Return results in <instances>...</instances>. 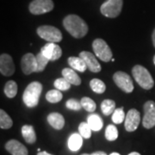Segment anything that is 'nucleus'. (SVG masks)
<instances>
[{"label":"nucleus","mask_w":155,"mask_h":155,"mask_svg":"<svg viewBox=\"0 0 155 155\" xmlns=\"http://www.w3.org/2000/svg\"><path fill=\"white\" fill-rule=\"evenodd\" d=\"M144 116L142 119V124L145 128L150 129L155 126V103L153 101H147L145 103Z\"/></svg>","instance_id":"1a4fd4ad"},{"label":"nucleus","mask_w":155,"mask_h":155,"mask_svg":"<svg viewBox=\"0 0 155 155\" xmlns=\"http://www.w3.org/2000/svg\"><path fill=\"white\" fill-rule=\"evenodd\" d=\"M80 103H81L82 108H84L85 110L88 111V112H94L95 110H96V107H97L96 103L90 97H84L80 100Z\"/></svg>","instance_id":"cd10ccee"},{"label":"nucleus","mask_w":155,"mask_h":155,"mask_svg":"<svg viewBox=\"0 0 155 155\" xmlns=\"http://www.w3.org/2000/svg\"><path fill=\"white\" fill-rule=\"evenodd\" d=\"M62 76L67 81L73 85H79L81 84V78L78 75L77 72L72 68H65L62 70Z\"/></svg>","instance_id":"f3484780"},{"label":"nucleus","mask_w":155,"mask_h":155,"mask_svg":"<svg viewBox=\"0 0 155 155\" xmlns=\"http://www.w3.org/2000/svg\"><path fill=\"white\" fill-rule=\"evenodd\" d=\"M37 155H53V154H50L48 153H47V152H39L38 154Z\"/></svg>","instance_id":"c9c22d12"},{"label":"nucleus","mask_w":155,"mask_h":155,"mask_svg":"<svg viewBox=\"0 0 155 155\" xmlns=\"http://www.w3.org/2000/svg\"><path fill=\"white\" fill-rule=\"evenodd\" d=\"M153 63H154V65H155V55L154 57H153Z\"/></svg>","instance_id":"58836bf2"},{"label":"nucleus","mask_w":155,"mask_h":155,"mask_svg":"<svg viewBox=\"0 0 155 155\" xmlns=\"http://www.w3.org/2000/svg\"><path fill=\"white\" fill-rule=\"evenodd\" d=\"M63 25L68 33L74 38H83L88 33V26L77 15H68L63 20Z\"/></svg>","instance_id":"f257e3e1"},{"label":"nucleus","mask_w":155,"mask_h":155,"mask_svg":"<svg viewBox=\"0 0 155 155\" xmlns=\"http://www.w3.org/2000/svg\"><path fill=\"white\" fill-rule=\"evenodd\" d=\"M90 155H107L104 153V152H103V151H97V152H95L93 153H91V154Z\"/></svg>","instance_id":"72a5a7b5"},{"label":"nucleus","mask_w":155,"mask_h":155,"mask_svg":"<svg viewBox=\"0 0 155 155\" xmlns=\"http://www.w3.org/2000/svg\"><path fill=\"white\" fill-rule=\"evenodd\" d=\"M83 144V137L80 134H72L68 139V147L71 151L76 152L80 149Z\"/></svg>","instance_id":"aec40b11"},{"label":"nucleus","mask_w":155,"mask_h":155,"mask_svg":"<svg viewBox=\"0 0 155 155\" xmlns=\"http://www.w3.org/2000/svg\"><path fill=\"white\" fill-rule=\"evenodd\" d=\"M41 52L51 61L60 59L62 55L61 48L59 45L55 44L54 42H48L45 44V46L41 48Z\"/></svg>","instance_id":"ddd939ff"},{"label":"nucleus","mask_w":155,"mask_h":155,"mask_svg":"<svg viewBox=\"0 0 155 155\" xmlns=\"http://www.w3.org/2000/svg\"><path fill=\"white\" fill-rule=\"evenodd\" d=\"M118 137V130L116 128V126L114 125H109L106 127L105 129V138L110 140V141H113L116 140Z\"/></svg>","instance_id":"c756f323"},{"label":"nucleus","mask_w":155,"mask_h":155,"mask_svg":"<svg viewBox=\"0 0 155 155\" xmlns=\"http://www.w3.org/2000/svg\"><path fill=\"white\" fill-rule=\"evenodd\" d=\"M54 85L57 90H59L61 91H67L71 87V84L69 83L65 78H57L54 83Z\"/></svg>","instance_id":"7c9ffc66"},{"label":"nucleus","mask_w":155,"mask_h":155,"mask_svg":"<svg viewBox=\"0 0 155 155\" xmlns=\"http://www.w3.org/2000/svg\"><path fill=\"white\" fill-rule=\"evenodd\" d=\"M152 40H153V46H154V48H155V28H154V30H153V32Z\"/></svg>","instance_id":"f704fd0d"},{"label":"nucleus","mask_w":155,"mask_h":155,"mask_svg":"<svg viewBox=\"0 0 155 155\" xmlns=\"http://www.w3.org/2000/svg\"><path fill=\"white\" fill-rule=\"evenodd\" d=\"M66 106H67V109L76 111L80 110L81 108H82V105H81V103H80V102H78V101L76 99H72H72L67 100Z\"/></svg>","instance_id":"473e14b6"},{"label":"nucleus","mask_w":155,"mask_h":155,"mask_svg":"<svg viewBox=\"0 0 155 155\" xmlns=\"http://www.w3.org/2000/svg\"><path fill=\"white\" fill-rule=\"evenodd\" d=\"M68 64L69 66L72 67L73 70H76L80 72H84L86 71V69L88 68L85 62L82 58L78 57H69L68 58Z\"/></svg>","instance_id":"a211bd4d"},{"label":"nucleus","mask_w":155,"mask_h":155,"mask_svg":"<svg viewBox=\"0 0 155 155\" xmlns=\"http://www.w3.org/2000/svg\"><path fill=\"white\" fill-rule=\"evenodd\" d=\"M0 72L7 77L12 76L15 72V64L12 57L7 54H2L0 56Z\"/></svg>","instance_id":"f8f14e48"},{"label":"nucleus","mask_w":155,"mask_h":155,"mask_svg":"<svg viewBox=\"0 0 155 155\" xmlns=\"http://www.w3.org/2000/svg\"><path fill=\"white\" fill-rule=\"evenodd\" d=\"M28 9L33 15H42L54 9V2L52 0H33Z\"/></svg>","instance_id":"6e6552de"},{"label":"nucleus","mask_w":155,"mask_h":155,"mask_svg":"<svg viewBox=\"0 0 155 155\" xmlns=\"http://www.w3.org/2000/svg\"><path fill=\"white\" fill-rule=\"evenodd\" d=\"M48 122L54 128L61 130L65 126V119L60 113H51L48 116Z\"/></svg>","instance_id":"dca6fc26"},{"label":"nucleus","mask_w":155,"mask_h":155,"mask_svg":"<svg viewBox=\"0 0 155 155\" xmlns=\"http://www.w3.org/2000/svg\"><path fill=\"white\" fill-rule=\"evenodd\" d=\"M21 67L22 71L24 74L28 75L32 72H36L37 71V61L36 56L33 54L28 53L22 56L21 61Z\"/></svg>","instance_id":"9d476101"},{"label":"nucleus","mask_w":155,"mask_h":155,"mask_svg":"<svg viewBox=\"0 0 155 155\" xmlns=\"http://www.w3.org/2000/svg\"><path fill=\"white\" fill-rule=\"evenodd\" d=\"M116 110V103L111 99L104 100L101 104V110L104 115L110 116Z\"/></svg>","instance_id":"4be33fe9"},{"label":"nucleus","mask_w":155,"mask_h":155,"mask_svg":"<svg viewBox=\"0 0 155 155\" xmlns=\"http://www.w3.org/2000/svg\"><path fill=\"white\" fill-rule=\"evenodd\" d=\"M13 122L9 115L4 110H0V127L2 129H8L12 127Z\"/></svg>","instance_id":"393cba45"},{"label":"nucleus","mask_w":155,"mask_h":155,"mask_svg":"<svg viewBox=\"0 0 155 155\" xmlns=\"http://www.w3.org/2000/svg\"><path fill=\"white\" fill-rule=\"evenodd\" d=\"M62 97H63V95L61 92V91L57 89L51 90L49 91H48V93L46 94V99L52 104H56V103L61 102Z\"/></svg>","instance_id":"a878e982"},{"label":"nucleus","mask_w":155,"mask_h":155,"mask_svg":"<svg viewBox=\"0 0 155 155\" xmlns=\"http://www.w3.org/2000/svg\"><path fill=\"white\" fill-rule=\"evenodd\" d=\"M110 155H120V154H119L118 153H111V154H110Z\"/></svg>","instance_id":"4c0bfd02"},{"label":"nucleus","mask_w":155,"mask_h":155,"mask_svg":"<svg viewBox=\"0 0 155 155\" xmlns=\"http://www.w3.org/2000/svg\"><path fill=\"white\" fill-rule=\"evenodd\" d=\"M5 149L11 155H28V149L17 140H11L5 144Z\"/></svg>","instance_id":"2eb2a0df"},{"label":"nucleus","mask_w":155,"mask_h":155,"mask_svg":"<svg viewBox=\"0 0 155 155\" xmlns=\"http://www.w3.org/2000/svg\"><path fill=\"white\" fill-rule=\"evenodd\" d=\"M140 122V112L135 109H132L127 112L125 118V128L127 132H134L137 129Z\"/></svg>","instance_id":"9b49d317"},{"label":"nucleus","mask_w":155,"mask_h":155,"mask_svg":"<svg viewBox=\"0 0 155 155\" xmlns=\"http://www.w3.org/2000/svg\"><path fill=\"white\" fill-rule=\"evenodd\" d=\"M41 91H42V84L40 82L34 81L29 84L22 94V100L25 105L28 108H34L38 105Z\"/></svg>","instance_id":"f03ea898"},{"label":"nucleus","mask_w":155,"mask_h":155,"mask_svg":"<svg viewBox=\"0 0 155 155\" xmlns=\"http://www.w3.org/2000/svg\"><path fill=\"white\" fill-rule=\"evenodd\" d=\"M87 123L93 131H99L104 126V122L102 118L97 114H91L87 118Z\"/></svg>","instance_id":"412c9836"},{"label":"nucleus","mask_w":155,"mask_h":155,"mask_svg":"<svg viewBox=\"0 0 155 155\" xmlns=\"http://www.w3.org/2000/svg\"><path fill=\"white\" fill-rule=\"evenodd\" d=\"M90 86L91 90L96 92V93H98V94H102L105 91V84L104 83L102 80H100L98 78H93L91 80L90 82Z\"/></svg>","instance_id":"b1692460"},{"label":"nucleus","mask_w":155,"mask_h":155,"mask_svg":"<svg viewBox=\"0 0 155 155\" xmlns=\"http://www.w3.org/2000/svg\"><path fill=\"white\" fill-rule=\"evenodd\" d=\"M36 61H37V71H36V72H42L47 67L48 63L50 61L49 59H48L41 52H39L37 54Z\"/></svg>","instance_id":"bb28decb"},{"label":"nucleus","mask_w":155,"mask_h":155,"mask_svg":"<svg viewBox=\"0 0 155 155\" xmlns=\"http://www.w3.org/2000/svg\"><path fill=\"white\" fill-rule=\"evenodd\" d=\"M126 118V115L124 113L123 108H118L116 109L115 111L112 114V121L114 122V123L116 124H120L122 123L123 121H125Z\"/></svg>","instance_id":"c85d7f7f"},{"label":"nucleus","mask_w":155,"mask_h":155,"mask_svg":"<svg viewBox=\"0 0 155 155\" xmlns=\"http://www.w3.org/2000/svg\"><path fill=\"white\" fill-rule=\"evenodd\" d=\"M79 57L82 58L86 66L88 67V69L92 72H99L102 70L101 65L99 64V62L97 61V60L96 59V56L90 53L87 51H82L79 54Z\"/></svg>","instance_id":"4468645a"},{"label":"nucleus","mask_w":155,"mask_h":155,"mask_svg":"<svg viewBox=\"0 0 155 155\" xmlns=\"http://www.w3.org/2000/svg\"><path fill=\"white\" fill-rule=\"evenodd\" d=\"M92 48L95 54L101 61L109 62L112 60V51L109 45L103 39H96L92 43Z\"/></svg>","instance_id":"423d86ee"},{"label":"nucleus","mask_w":155,"mask_h":155,"mask_svg":"<svg viewBox=\"0 0 155 155\" xmlns=\"http://www.w3.org/2000/svg\"><path fill=\"white\" fill-rule=\"evenodd\" d=\"M37 34L41 39L48 42H60L62 40L61 30L54 26L43 25L37 28Z\"/></svg>","instance_id":"39448f33"},{"label":"nucleus","mask_w":155,"mask_h":155,"mask_svg":"<svg viewBox=\"0 0 155 155\" xmlns=\"http://www.w3.org/2000/svg\"><path fill=\"white\" fill-rule=\"evenodd\" d=\"M132 74L135 79V81L138 83L140 86H141L145 90H150L153 87L154 81L149 71L140 65H136L132 69Z\"/></svg>","instance_id":"7ed1b4c3"},{"label":"nucleus","mask_w":155,"mask_h":155,"mask_svg":"<svg viewBox=\"0 0 155 155\" xmlns=\"http://www.w3.org/2000/svg\"><path fill=\"white\" fill-rule=\"evenodd\" d=\"M113 79L116 84L119 88L122 90L126 93H130L134 90L133 80L131 79L130 76L124 72H116L114 76Z\"/></svg>","instance_id":"0eeeda50"},{"label":"nucleus","mask_w":155,"mask_h":155,"mask_svg":"<svg viewBox=\"0 0 155 155\" xmlns=\"http://www.w3.org/2000/svg\"><path fill=\"white\" fill-rule=\"evenodd\" d=\"M81 155H90V154H87V153H84V154H81Z\"/></svg>","instance_id":"ea45409f"},{"label":"nucleus","mask_w":155,"mask_h":155,"mask_svg":"<svg viewBox=\"0 0 155 155\" xmlns=\"http://www.w3.org/2000/svg\"><path fill=\"white\" fill-rule=\"evenodd\" d=\"M22 134L25 141L28 144H33L36 141V134L31 125H24L22 127Z\"/></svg>","instance_id":"6ab92c4d"},{"label":"nucleus","mask_w":155,"mask_h":155,"mask_svg":"<svg viewBox=\"0 0 155 155\" xmlns=\"http://www.w3.org/2000/svg\"><path fill=\"white\" fill-rule=\"evenodd\" d=\"M78 131L80 135L84 139L91 138V128L87 122H81L78 126Z\"/></svg>","instance_id":"2f4dec72"},{"label":"nucleus","mask_w":155,"mask_h":155,"mask_svg":"<svg viewBox=\"0 0 155 155\" xmlns=\"http://www.w3.org/2000/svg\"><path fill=\"white\" fill-rule=\"evenodd\" d=\"M128 155H140L139 153H137V152H133V153H129Z\"/></svg>","instance_id":"e433bc0d"},{"label":"nucleus","mask_w":155,"mask_h":155,"mask_svg":"<svg viewBox=\"0 0 155 155\" xmlns=\"http://www.w3.org/2000/svg\"><path fill=\"white\" fill-rule=\"evenodd\" d=\"M17 93V84L15 81L10 80L5 84V94L9 98H13Z\"/></svg>","instance_id":"5701e85b"},{"label":"nucleus","mask_w":155,"mask_h":155,"mask_svg":"<svg viewBox=\"0 0 155 155\" xmlns=\"http://www.w3.org/2000/svg\"><path fill=\"white\" fill-rule=\"evenodd\" d=\"M123 0H107L101 7L100 11L104 17L110 18H116L122 11Z\"/></svg>","instance_id":"20e7f679"}]
</instances>
